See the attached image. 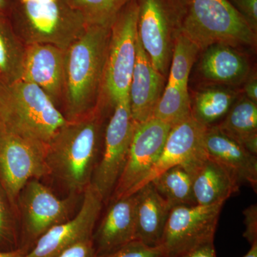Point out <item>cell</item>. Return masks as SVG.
Wrapping results in <instances>:
<instances>
[{"label": "cell", "mask_w": 257, "mask_h": 257, "mask_svg": "<svg viewBox=\"0 0 257 257\" xmlns=\"http://www.w3.org/2000/svg\"><path fill=\"white\" fill-rule=\"evenodd\" d=\"M171 128L154 117L135 122L127 159L109 202L135 194L160 157Z\"/></svg>", "instance_id": "10"}, {"label": "cell", "mask_w": 257, "mask_h": 257, "mask_svg": "<svg viewBox=\"0 0 257 257\" xmlns=\"http://www.w3.org/2000/svg\"><path fill=\"white\" fill-rule=\"evenodd\" d=\"M25 47L8 17L0 14V82L10 84L21 80Z\"/></svg>", "instance_id": "24"}, {"label": "cell", "mask_w": 257, "mask_h": 257, "mask_svg": "<svg viewBox=\"0 0 257 257\" xmlns=\"http://www.w3.org/2000/svg\"><path fill=\"white\" fill-rule=\"evenodd\" d=\"M245 216L246 230L243 236L246 238L250 244L257 241V207L256 204L250 206L243 211Z\"/></svg>", "instance_id": "33"}, {"label": "cell", "mask_w": 257, "mask_h": 257, "mask_svg": "<svg viewBox=\"0 0 257 257\" xmlns=\"http://www.w3.org/2000/svg\"><path fill=\"white\" fill-rule=\"evenodd\" d=\"M138 13V2L130 0L110 27L103 101L112 107L130 92L136 62Z\"/></svg>", "instance_id": "6"}, {"label": "cell", "mask_w": 257, "mask_h": 257, "mask_svg": "<svg viewBox=\"0 0 257 257\" xmlns=\"http://www.w3.org/2000/svg\"><path fill=\"white\" fill-rule=\"evenodd\" d=\"M138 34L153 67L162 74L167 69L169 38L174 24L181 25L184 0H137Z\"/></svg>", "instance_id": "11"}, {"label": "cell", "mask_w": 257, "mask_h": 257, "mask_svg": "<svg viewBox=\"0 0 257 257\" xmlns=\"http://www.w3.org/2000/svg\"><path fill=\"white\" fill-rule=\"evenodd\" d=\"M23 254L19 249L9 251H0V257H22Z\"/></svg>", "instance_id": "37"}, {"label": "cell", "mask_w": 257, "mask_h": 257, "mask_svg": "<svg viewBox=\"0 0 257 257\" xmlns=\"http://www.w3.org/2000/svg\"><path fill=\"white\" fill-rule=\"evenodd\" d=\"M8 18L25 46L50 44L66 50L87 28L67 0H12Z\"/></svg>", "instance_id": "3"}, {"label": "cell", "mask_w": 257, "mask_h": 257, "mask_svg": "<svg viewBox=\"0 0 257 257\" xmlns=\"http://www.w3.org/2000/svg\"><path fill=\"white\" fill-rule=\"evenodd\" d=\"M57 257H95L92 238L76 243Z\"/></svg>", "instance_id": "34"}, {"label": "cell", "mask_w": 257, "mask_h": 257, "mask_svg": "<svg viewBox=\"0 0 257 257\" xmlns=\"http://www.w3.org/2000/svg\"><path fill=\"white\" fill-rule=\"evenodd\" d=\"M11 3L12 0H0V14L8 17Z\"/></svg>", "instance_id": "36"}, {"label": "cell", "mask_w": 257, "mask_h": 257, "mask_svg": "<svg viewBox=\"0 0 257 257\" xmlns=\"http://www.w3.org/2000/svg\"><path fill=\"white\" fill-rule=\"evenodd\" d=\"M192 162L171 167L150 182L172 208L197 205L193 194Z\"/></svg>", "instance_id": "23"}, {"label": "cell", "mask_w": 257, "mask_h": 257, "mask_svg": "<svg viewBox=\"0 0 257 257\" xmlns=\"http://www.w3.org/2000/svg\"><path fill=\"white\" fill-rule=\"evenodd\" d=\"M234 94L222 89H207L196 96L192 107V116L204 126L211 124L224 117L231 109Z\"/></svg>", "instance_id": "26"}, {"label": "cell", "mask_w": 257, "mask_h": 257, "mask_svg": "<svg viewBox=\"0 0 257 257\" xmlns=\"http://www.w3.org/2000/svg\"><path fill=\"white\" fill-rule=\"evenodd\" d=\"M192 165L193 194L197 205L224 203L239 192L240 182L224 166L206 154Z\"/></svg>", "instance_id": "19"}, {"label": "cell", "mask_w": 257, "mask_h": 257, "mask_svg": "<svg viewBox=\"0 0 257 257\" xmlns=\"http://www.w3.org/2000/svg\"><path fill=\"white\" fill-rule=\"evenodd\" d=\"M179 31L200 50L211 45H253L256 34L229 0H184Z\"/></svg>", "instance_id": "5"}, {"label": "cell", "mask_w": 257, "mask_h": 257, "mask_svg": "<svg viewBox=\"0 0 257 257\" xmlns=\"http://www.w3.org/2000/svg\"><path fill=\"white\" fill-rule=\"evenodd\" d=\"M76 197H58L40 179H32L27 182L17 200V210L21 222L19 250L23 254L28 252L39 238L51 228L70 219Z\"/></svg>", "instance_id": "7"}, {"label": "cell", "mask_w": 257, "mask_h": 257, "mask_svg": "<svg viewBox=\"0 0 257 257\" xmlns=\"http://www.w3.org/2000/svg\"><path fill=\"white\" fill-rule=\"evenodd\" d=\"M130 0H67L82 15L87 27H111L118 13Z\"/></svg>", "instance_id": "27"}, {"label": "cell", "mask_w": 257, "mask_h": 257, "mask_svg": "<svg viewBox=\"0 0 257 257\" xmlns=\"http://www.w3.org/2000/svg\"><path fill=\"white\" fill-rule=\"evenodd\" d=\"M15 211L16 209L0 184V251L19 249L20 231L15 221Z\"/></svg>", "instance_id": "29"}, {"label": "cell", "mask_w": 257, "mask_h": 257, "mask_svg": "<svg viewBox=\"0 0 257 257\" xmlns=\"http://www.w3.org/2000/svg\"><path fill=\"white\" fill-rule=\"evenodd\" d=\"M214 241V240L204 241L175 254L164 257H217Z\"/></svg>", "instance_id": "32"}, {"label": "cell", "mask_w": 257, "mask_h": 257, "mask_svg": "<svg viewBox=\"0 0 257 257\" xmlns=\"http://www.w3.org/2000/svg\"><path fill=\"white\" fill-rule=\"evenodd\" d=\"M161 246L151 247L139 240H133L112 252L97 257H164Z\"/></svg>", "instance_id": "30"}, {"label": "cell", "mask_w": 257, "mask_h": 257, "mask_svg": "<svg viewBox=\"0 0 257 257\" xmlns=\"http://www.w3.org/2000/svg\"><path fill=\"white\" fill-rule=\"evenodd\" d=\"M207 128L191 116L171 128L160 157L135 193L171 167L187 164L204 156V136Z\"/></svg>", "instance_id": "15"}, {"label": "cell", "mask_w": 257, "mask_h": 257, "mask_svg": "<svg viewBox=\"0 0 257 257\" xmlns=\"http://www.w3.org/2000/svg\"><path fill=\"white\" fill-rule=\"evenodd\" d=\"M218 127L229 138L257 155V106L247 98L239 99Z\"/></svg>", "instance_id": "22"}, {"label": "cell", "mask_w": 257, "mask_h": 257, "mask_svg": "<svg viewBox=\"0 0 257 257\" xmlns=\"http://www.w3.org/2000/svg\"><path fill=\"white\" fill-rule=\"evenodd\" d=\"M162 81V74L152 65L138 35L136 62L128 92L130 109L135 122H143L153 117L160 98Z\"/></svg>", "instance_id": "18"}, {"label": "cell", "mask_w": 257, "mask_h": 257, "mask_svg": "<svg viewBox=\"0 0 257 257\" xmlns=\"http://www.w3.org/2000/svg\"><path fill=\"white\" fill-rule=\"evenodd\" d=\"M229 1L246 20L251 30L256 34L257 0H229Z\"/></svg>", "instance_id": "31"}, {"label": "cell", "mask_w": 257, "mask_h": 257, "mask_svg": "<svg viewBox=\"0 0 257 257\" xmlns=\"http://www.w3.org/2000/svg\"><path fill=\"white\" fill-rule=\"evenodd\" d=\"M203 75L213 82L233 84L247 75V61L232 47L211 45L204 52L200 64Z\"/></svg>", "instance_id": "21"}, {"label": "cell", "mask_w": 257, "mask_h": 257, "mask_svg": "<svg viewBox=\"0 0 257 257\" xmlns=\"http://www.w3.org/2000/svg\"><path fill=\"white\" fill-rule=\"evenodd\" d=\"M204 148L208 157L232 172L240 183L246 182L256 192V155L229 138L217 126H208L206 130Z\"/></svg>", "instance_id": "17"}, {"label": "cell", "mask_w": 257, "mask_h": 257, "mask_svg": "<svg viewBox=\"0 0 257 257\" xmlns=\"http://www.w3.org/2000/svg\"><path fill=\"white\" fill-rule=\"evenodd\" d=\"M67 121L36 84L23 79L0 82V124L10 131L47 146Z\"/></svg>", "instance_id": "4"}, {"label": "cell", "mask_w": 257, "mask_h": 257, "mask_svg": "<svg viewBox=\"0 0 257 257\" xmlns=\"http://www.w3.org/2000/svg\"><path fill=\"white\" fill-rule=\"evenodd\" d=\"M243 257H257V241L251 245L249 251Z\"/></svg>", "instance_id": "38"}, {"label": "cell", "mask_w": 257, "mask_h": 257, "mask_svg": "<svg viewBox=\"0 0 257 257\" xmlns=\"http://www.w3.org/2000/svg\"><path fill=\"white\" fill-rule=\"evenodd\" d=\"M191 116L192 104L188 89L167 83L163 94L157 102L153 117L170 125L172 128Z\"/></svg>", "instance_id": "25"}, {"label": "cell", "mask_w": 257, "mask_h": 257, "mask_svg": "<svg viewBox=\"0 0 257 257\" xmlns=\"http://www.w3.org/2000/svg\"><path fill=\"white\" fill-rule=\"evenodd\" d=\"M109 204L107 210L93 233L95 257L112 252L136 239L135 194Z\"/></svg>", "instance_id": "16"}, {"label": "cell", "mask_w": 257, "mask_h": 257, "mask_svg": "<svg viewBox=\"0 0 257 257\" xmlns=\"http://www.w3.org/2000/svg\"><path fill=\"white\" fill-rule=\"evenodd\" d=\"M135 121L130 109V96L118 101L104 128L102 151L91 185L108 205L124 169L133 139Z\"/></svg>", "instance_id": "8"}, {"label": "cell", "mask_w": 257, "mask_h": 257, "mask_svg": "<svg viewBox=\"0 0 257 257\" xmlns=\"http://www.w3.org/2000/svg\"><path fill=\"white\" fill-rule=\"evenodd\" d=\"M45 149L0 124V184L16 210L19 194L27 182L48 176Z\"/></svg>", "instance_id": "9"}, {"label": "cell", "mask_w": 257, "mask_h": 257, "mask_svg": "<svg viewBox=\"0 0 257 257\" xmlns=\"http://www.w3.org/2000/svg\"><path fill=\"white\" fill-rule=\"evenodd\" d=\"M199 50L194 42L179 31L176 37L168 82L188 89L189 74Z\"/></svg>", "instance_id": "28"}, {"label": "cell", "mask_w": 257, "mask_h": 257, "mask_svg": "<svg viewBox=\"0 0 257 257\" xmlns=\"http://www.w3.org/2000/svg\"><path fill=\"white\" fill-rule=\"evenodd\" d=\"M224 204L172 208L160 244L165 256H171L199 243L214 240Z\"/></svg>", "instance_id": "12"}, {"label": "cell", "mask_w": 257, "mask_h": 257, "mask_svg": "<svg viewBox=\"0 0 257 257\" xmlns=\"http://www.w3.org/2000/svg\"><path fill=\"white\" fill-rule=\"evenodd\" d=\"M82 194V205L77 214L51 228L22 257H57L76 243L92 239L104 204L91 184Z\"/></svg>", "instance_id": "13"}, {"label": "cell", "mask_w": 257, "mask_h": 257, "mask_svg": "<svg viewBox=\"0 0 257 257\" xmlns=\"http://www.w3.org/2000/svg\"><path fill=\"white\" fill-rule=\"evenodd\" d=\"M64 51L50 44L28 45L22 77L25 82L41 88L60 110L64 92Z\"/></svg>", "instance_id": "14"}, {"label": "cell", "mask_w": 257, "mask_h": 257, "mask_svg": "<svg viewBox=\"0 0 257 257\" xmlns=\"http://www.w3.org/2000/svg\"><path fill=\"white\" fill-rule=\"evenodd\" d=\"M107 106L101 105L82 119L67 121L45 149L48 176L69 193L83 194L100 159Z\"/></svg>", "instance_id": "1"}, {"label": "cell", "mask_w": 257, "mask_h": 257, "mask_svg": "<svg viewBox=\"0 0 257 257\" xmlns=\"http://www.w3.org/2000/svg\"><path fill=\"white\" fill-rule=\"evenodd\" d=\"M136 196V239L151 247L160 246L172 207L149 182Z\"/></svg>", "instance_id": "20"}, {"label": "cell", "mask_w": 257, "mask_h": 257, "mask_svg": "<svg viewBox=\"0 0 257 257\" xmlns=\"http://www.w3.org/2000/svg\"><path fill=\"white\" fill-rule=\"evenodd\" d=\"M246 98L253 102L257 103V81L256 78L251 79L246 83L244 87Z\"/></svg>", "instance_id": "35"}, {"label": "cell", "mask_w": 257, "mask_h": 257, "mask_svg": "<svg viewBox=\"0 0 257 257\" xmlns=\"http://www.w3.org/2000/svg\"><path fill=\"white\" fill-rule=\"evenodd\" d=\"M110 27L89 26L64 51L61 111L68 121L92 114L102 104Z\"/></svg>", "instance_id": "2"}]
</instances>
